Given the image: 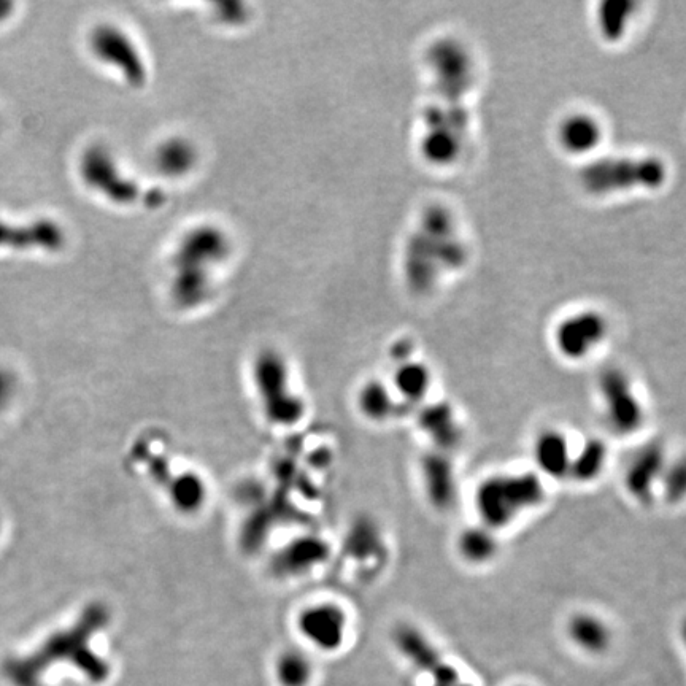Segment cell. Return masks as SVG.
<instances>
[{"instance_id": "3957f363", "label": "cell", "mask_w": 686, "mask_h": 686, "mask_svg": "<svg viewBox=\"0 0 686 686\" xmlns=\"http://www.w3.org/2000/svg\"><path fill=\"white\" fill-rule=\"evenodd\" d=\"M664 167L655 159H607L583 170L582 182L591 193H613L631 186H658Z\"/></svg>"}, {"instance_id": "e0dca14e", "label": "cell", "mask_w": 686, "mask_h": 686, "mask_svg": "<svg viewBox=\"0 0 686 686\" xmlns=\"http://www.w3.org/2000/svg\"><path fill=\"white\" fill-rule=\"evenodd\" d=\"M661 488L667 501L680 502L686 498V456L666 464Z\"/></svg>"}, {"instance_id": "9a60e30c", "label": "cell", "mask_w": 686, "mask_h": 686, "mask_svg": "<svg viewBox=\"0 0 686 686\" xmlns=\"http://www.w3.org/2000/svg\"><path fill=\"white\" fill-rule=\"evenodd\" d=\"M606 456V447L601 442L598 440L588 442L579 455L572 458L571 474L577 475L582 480H591L602 471Z\"/></svg>"}, {"instance_id": "5bb4252c", "label": "cell", "mask_w": 686, "mask_h": 686, "mask_svg": "<svg viewBox=\"0 0 686 686\" xmlns=\"http://www.w3.org/2000/svg\"><path fill=\"white\" fill-rule=\"evenodd\" d=\"M496 539L493 534L483 529H472V531L464 532L459 542V548L463 553L464 558L469 559L472 563H485L488 559L493 558L496 553Z\"/></svg>"}, {"instance_id": "ba28073f", "label": "cell", "mask_w": 686, "mask_h": 686, "mask_svg": "<svg viewBox=\"0 0 686 686\" xmlns=\"http://www.w3.org/2000/svg\"><path fill=\"white\" fill-rule=\"evenodd\" d=\"M666 461L663 448L650 445L634 456L626 474V486L634 498L648 502L653 498L656 486H661Z\"/></svg>"}, {"instance_id": "4fadbf2b", "label": "cell", "mask_w": 686, "mask_h": 686, "mask_svg": "<svg viewBox=\"0 0 686 686\" xmlns=\"http://www.w3.org/2000/svg\"><path fill=\"white\" fill-rule=\"evenodd\" d=\"M569 634L580 647L593 652H599L609 644V628L606 623L590 613L574 617L569 625Z\"/></svg>"}, {"instance_id": "7a4b0ae2", "label": "cell", "mask_w": 686, "mask_h": 686, "mask_svg": "<svg viewBox=\"0 0 686 686\" xmlns=\"http://www.w3.org/2000/svg\"><path fill=\"white\" fill-rule=\"evenodd\" d=\"M89 51L97 61L115 70L128 85L142 86L147 80V66L131 35L116 24L104 23L89 34Z\"/></svg>"}, {"instance_id": "2e32d148", "label": "cell", "mask_w": 686, "mask_h": 686, "mask_svg": "<svg viewBox=\"0 0 686 686\" xmlns=\"http://www.w3.org/2000/svg\"><path fill=\"white\" fill-rule=\"evenodd\" d=\"M278 679L283 686H304L310 679V664L299 653H286L278 661Z\"/></svg>"}, {"instance_id": "7c38bea8", "label": "cell", "mask_w": 686, "mask_h": 686, "mask_svg": "<svg viewBox=\"0 0 686 686\" xmlns=\"http://www.w3.org/2000/svg\"><path fill=\"white\" fill-rule=\"evenodd\" d=\"M601 131L590 116L569 118L561 128V142L572 153H582L598 145Z\"/></svg>"}, {"instance_id": "30bf717a", "label": "cell", "mask_w": 686, "mask_h": 686, "mask_svg": "<svg viewBox=\"0 0 686 686\" xmlns=\"http://www.w3.org/2000/svg\"><path fill=\"white\" fill-rule=\"evenodd\" d=\"M431 62L436 66L442 91L453 89V96L459 94L471 83V64L466 51L456 47L455 43H442L434 48Z\"/></svg>"}, {"instance_id": "8992f818", "label": "cell", "mask_w": 686, "mask_h": 686, "mask_svg": "<svg viewBox=\"0 0 686 686\" xmlns=\"http://www.w3.org/2000/svg\"><path fill=\"white\" fill-rule=\"evenodd\" d=\"M66 243V229L53 218H37L27 223L0 220V250L59 253Z\"/></svg>"}, {"instance_id": "52a82bcc", "label": "cell", "mask_w": 686, "mask_h": 686, "mask_svg": "<svg viewBox=\"0 0 686 686\" xmlns=\"http://www.w3.org/2000/svg\"><path fill=\"white\" fill-rule=\"evenodd\" d=\"M606 334V321L594 313H582L558 326L556 345L564 358L583 359L601 345Z\"/></svg>"}, {"instance_id": "5b68a950", "label": "cell", "mask_w": 686, "mask_h": 686, "mask_svg": "<svg viewBox=\"0 0 686 686\" xmlns=\"http://www.w3.org/2000/svg\"><path fill=\"white\" fill-rule=\"evenodd\" d=\"M604 417L613 432L628 436L644 424V404L637 396L633 383L620 370H609L599 382Z\"/></svg>"}, {"instance_id": "7402d4cb", "label": "cell", "mask_w": 686, "mask_h": 686, "mask_svg": "<svg viewBox=\"0 0 686 686\" xmlns=\"http://www.w3.org/2000/svg\"><path fill=\"white\" fill-rule=\"evenodd\" d=\"M0 124H2V121H0Z\"/></svg>"}, {"instance_id": "8fae6325", "label": "cell", "mask_w": 686, "mask_h": 686, "mask_svg": "<svg viewBox=\"0 0 686 686\" xmlns=\"http://www.w3.org/2000/svg\"><path fill=\"white\" fill-rule=\"evenodd\" d=\"M572 448L566 436L558 431H545L534 445V459L540 471L552 477H564L571 474Z\"/></svg>"}, {"instance_id": "9c48e42d", "label": "cell", "mask_w": 686, "mask_h": 686, "mask_svg": "<svg viewBox=\"0 0 686 686\" xmlns=\"http://www.w3.org/2000/svg\"><path fill=\"white\" fill-rule=\"evenodd\" d=\"M299 626L304 637L321 650H334L342 642L345 618L337 607H313L304 612Z\"/></svg>"}, {"instance_id": "d6986e66", "label": "cell", "mask_w": 686, "mask_h": 686, "mask_svg": "<svg viewBox=\"0 0 686 686\" xmlns=\"http://www.w3.org/2000/svg\"><path fill=\"white\" fill-rule=\"evenodd\" d=\"M385 391L380 393V390H375V388H369L367 393L364 394L366 401H364V409H367L369 415H385L386 409H388V397L385 396Z\"/></svg>"}, {"instance_id": "6da1fadb", "label": "cell", "mask_w": 686, "mask_h": 686, "mask_svg": "<svg viewBox=\"0 0 686 686\" xmlns=\"http://www.w3.org/2000/svg\"><path fill=\"white\" fill-rule=\"evenodd\" d=\"M544 490L534 475H499L482 482L477 491V510L485 525L501 528L536 507Z\"/></svg>"}, {"instance_id": "ac0fdd59", "label": "cell", "mask_w": 686, "mask_h": 686, "mask_svg": "<svg viewBox=\"0 0 686 686\" xmlns=\"http://www.w3.org/2000/svg\"><path fill=\"white\" fill-rule=\"evenodd\" d=\"M397 383H399V388L405 396L418 399V397L423 396L424 391L428 388V370L421 366L405 367L399 374V382Z\"/></svg>"}, {"instance_id": "44dd1931", "label": "cell", "mask_w": 686, "mask_h": 686, "mask_svg": "<svg viewBox=\"0 0 686 686\" xmlns=\"http://www.w3.org/2000/svg\"><path fill=\"white\" fill-rule=\"evenodd\" d=\"M682 636H683V640H685V644H686V620H685V623H683V626H682Z\"/></svg>"}, {"instance_id": "277c9868", "label": "cell", "mask_w": 686, "mask_h": 686, "mask_svg": "<svg viewBox=\"0 0 686 686\" xmlns=\"http://www.w3.org/2000/svg\"><path fill=\"white\" fill-rule=\"evenodd\" d=\"M78 175L86 188L107 201L128 205L137 196L134 182L124 177L115 155L102 145H91L78 161Z\"/></svg>"}, {"instance_id": "ffe728a7", "label": "cell", "mask_w": 686, "mask_h": 686, "mask_svg": "<svg viewBox=\"0 0 686 686\" xmlns=\"http://www.w3.org/2000/svg\"><path fill=\"white\" fill-rule=\"evenodd\" d=\"M15 15V4L8 0H0V24L7 23Z\"/></svg>"}]
</instances>
